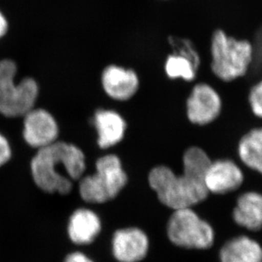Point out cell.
<instances>
[{
	"label": "cell",
	"instance_id": "obj_1",
	"mask_svg": "<svg viewBox=\"0 0 262 262\" xmlns=\"http://www.w3.org/2000/svg\"><path fill=\"white\" fill-rule=\"evenodd\" d=\"M211 162L202 147L190 146L182 157V174L164 165L157 166L149 174V184L165 206L174 210L192 208L209 198L205 174Z\"/></svg>",
	"mask_w": 262,
	"mask_h": 262
},
{
	"label": "cell",
	"instance_id": "obj_2",
	"mask_svg": "<svg viewBox=\"0 0 262 262\" xmlns=\"http://www.w3.org/2000/svg\"><path fill=\"white\" fill-rule=\"evenodd\" d=\"M85 169L83 151L65 142H54L40 148L31 163L33 180L47 192L67 194L73 187L71 180L80 178Z\"/></svg>",
	"mask_w": 262,
	"mask_h": 262
},
{
	"label": "cell",
	"instance_id": "obj_3",
	"mask_svg": "<svg viewBox=\"0 0 262 262\" xmlns=\"http://www.w3.org/2000/svg\"><path fill=\"white\" fill-rule=\"evenodd\" d=\"M209 53L210 70L223 83L245 77L254 58V48L250 40L233 38L220 28L212 33Z\"/></svg>",
	"mask_w": 262,
	"mask_h": 262
},
{
	"label": "cell",
	"instance_id": "obj_4",
	"mask_svg": "<svg viewBox=\"0 0 262 262\" xmlns=\"http://www.w3.org/2000/svg\"><path fill=\"white\" fill-rule=\"evenodd\" d=\"M126 174L115 155H106L96 162V173L84 177L79 192L84 201L101 204L114 199L126 185Z\"/></svg>",
	"mask_w": 262,
	"mask_h": 262
},
{
	"label": "cell",
	"instance_id": "obj_5",
	"mask_svg": "<svg viewBox=\"0 0 262 262\" xmlns=\"http://www.w3.org/2000/svg\"><path fill=\"white\" fill-rule=\"evenodd\" d=\"M16 66L10 60L0 61V113L6 117L25 116L33 108L38 84L33 78L15 83Z\"/></svg>",
	"mask_w": 262,
	"mask_h": 262
},
{
	"label": "cell",
	"instance_id": "obj_6",
	"mask_svg": "<svg viewBox=\"0 0 262 262\" xmlns=\"http://www.w3.org/2000/svg\"><path fill=\"white\" fill-rule=\"evenodd\" d=\"M167 233L174 245L186 249L206 250L214 243V230L192 208L174 210L167 226Z\"/></svg>",
	"mask_w": 262,
	"mask_h": 262
},
{
	"label": "cell",
	"instance_id": "obj_7",
	"mask_svg": "<svg viewBox=\"0 0 262 262\" xmlns=\"http://www.w3.org/2000/svg\"><path fill=\"white\" fill-rule=\"evenodd\" d=\"M222 99L216 90L207 83H196L187 100V119L192 124L207 126L219 119Z\"/></svg>",
	"mask_w": 262,
	"mask_h": 262
},
{
	"label": "cell",
	"instance_id": "obj_8",
	"mask_svg": "<svg viewBox=\"0 0 262 262\" xmlns=\"http://www.w3.org/2000/svg\"><path fill=\"white\" fill-rule=\"evenodd\" d=\"M245 174L236 162L230 159L212 160L205 174V185L209 194L226 195L239 189Z\"/></svg>",
	"mask_w": 262,
	"mask_h": 262
},
{
	"label": "cell",
	"instance_id": "obj_9",
	"mask_svg": "<svg viewBox=\"0 0 262 262\" xmlns=\"http://www.w3.org/2000/svg\"><path fill=\"white\" fill-rule=\"evenodd\" d=\"M58 127L56 120L43 109H32L25 115L23 136L31 146L43 148L56 142Z\"/></svg>",
	"mask_w": 262,
	"mask_h": 262
},
{
	"label": "cell",
	"instance_id": "obj_10",
	"mask_svg": "<svg viewBox=\"0 0 262 262\" xmlns=\"http://www.w3.org/2000/svg\"><path fill=\"white\" fill-rule=\"evenodd\" d=\"M148 238L138 228L117 231L113 238V251L120 262H138L146 255Z\"/></svg>",
	"mask_w": 262,
	"mask_h": 262
},
{
	"label": "cell",
	"instance_id": "obj_11",
	"mask_svg": "<svg viewBox=\"0 0 262 262\" xmlns=\"http://www.w3.org/2000/svg\"><path fill=\"white\" fill-rule=\"evenodd\" d=\"M102 85L112 98L125 101L131 98L138 90V77L132 70L110 66L104 70Z\"/></svg>",
	"mask_w": 262,
	"mask_h": 262
},
{
	"label": "cell",
	"instance_id": "obj_12",
	"mask_svg": "<svg viewBox=\"0 0 262 262\" xmlns=\"http://www.w3.org/2000/svg\"><path fill=\"white\" fill-rule=\"evenodd\" d=\"M232 218L250 231L262 229V193L250 191L240 194L232 210Z\"/></svg>",
	"mask_w": 262,
	"mask_h": 262
},
{
	"label": "cell",
	"instance_id": "obj_13",
	"mask_svg": "<svg viewBox=\"0 0 262 262\" xmlns=\"http://www.w3.org/2000/svg\"><path fill=\"white\" fill-rule=\"evenodd\" d=\"M99 217L90 209L76 210L69 221L68 234L77 245H88L95 240L101 231Z\"/></svg>",
	"mask_w": 262,
	"mask_h": 262
},
{
	"label": "cell",
	"instance_id": "obj_14",
	"mask_svg": "<svg viewBox=\"0 0 262 262\" xmlns=\"http://www.w3.org/2000/svg\"><path fill=\"white\" fill-rule=\"evenodd\" d=\"M95 124L98 131V145L108 148L119 143L124 137L125 122L119 114L109 110H99L95 116Z\"/></svg>",
	"mask_w": 262,
	"mask_h": 262
},
{
	"label": "cell",
	"instance_id": "obj_15",
	"mask_svg": "<svg viewBox=\"0 0 262 262\" xmlns=\"http://www.w3.org/2000/svg\"><path fill=\"white\" fill-rule=\"evenodd\" d=\"M220 258L222 262H262V247L246 236L234 237L222 247Z\"/></svg>",
	"mask_w": 262,
	"mask_h": 262
},
{
	"label": "cell",
	"instance_id": "obj_16",
	"mask_svg": "<svg viewBox=\"0 0 262 262\" xmlns=\"http://www.w3.org/2000/svg\"><path fill=\"white\" fill-rule=\"evenodd\" d=\"M237 152L245 167L262 176V126L255 127L240 137Z\"/></svg>",
	"mask_w": 262,
	"mask_h": 262
},
{
	"label": "cell",
	"instance_id": "obj_17",
	"mask_svg": "<svg viewBox=\"0 0 262 262\" xmlns=\"http://www.w3.org/2000/svg\"><path fill=\"white\" fill-rule=\"evenodd\" d=\"M165 71L171 79L182 78L187 82H192L196 78L198 69L189 59L173 54L167 59Z\"/></svg>",
	"mask_w": 262,
	"mask_h": 262
},
{
	"label": "cell",
	"instance_id": "obj_18",
	"mask_svg": "<svg viewBox=\"0 0 262 262\" xmlns=\"http://www.w3.org/2000/svg\"><path fill=\"white\" fill-rule=\"evenodd\" d=\"M169 42L172 48L174 49V54L189 59L195 66V68L199 70L201 60L192 42L187 38H178L174 36L169 37Z\"/></svg>",
	"mask_w": 262,
	"mask_h": 262
},
{
	"label": "cell",
	"instance_id": "obj_19",
	"mask_svg": "<svg viewBox=\"0 0 262 262\" xmlns=\"http://www.w3.org/2000/svg\"><path fill=\"white\" fill-rule=\"evenodd\" d=\"M248 103L253 115L262 119V79L250 89L248 95Z\"/></svg>",
	"mask_w": 262,
	"mask_h": 262
},
{
	"label": "cell",
	"instance_id": "obj_20",
	"mask_svg": "<svg viewBox=\"0 0 262 262\" xmlns=\"http://www.w3.org/2000/svg\"><path fill=\"white\" fill-rule=\"evenodd\" d=\"M11 156L10 144L5 136L0 134V167L6 164Z\"/></svg>",
	"mask_w": 262,
	"mask_h": 262
},
{
	"label": "cell",
	"instance_id": "obj_21",
	"mask_svg": "<svg viewBox=\"0 0 262 262\" xmlns=\"http://www.w3.org/2000/svg\"><path fill=\"white\" fill-rule=\"evenodd\" d=\"M65 262H93L82 253L75 252L68 255Z\"/></svg>",
	"mask_w": 262,
	"mask_h": 262
},
{
	"label": "cell",
	"instance_id": "obj_22",
	"mask_svg": "<svg viewBox=\"0 0 262 262\" xmlns=\"http://www.w3.org/2000/svg\"><path fill=\"white\" fill-rule=\"evenodd\" d=\"M8 29L7 20L5 19V16L3 15L2 13L0 12V38L5 35Z\"/></svg>",
	"mask_w": 262,
	"mask_h": 262
}]
</instances>
